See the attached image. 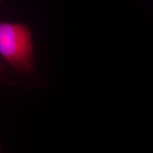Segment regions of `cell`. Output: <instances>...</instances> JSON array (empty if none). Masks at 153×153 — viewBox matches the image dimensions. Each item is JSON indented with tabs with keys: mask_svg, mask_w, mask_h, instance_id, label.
I'll return each mask as SVG.
<instances>
[{
	"mask_svg": "<svg viewBox=\"0 0 153 153\" xmlns=\"http://www.w3.org/2000/svg\"><path fill=\"white\" fill-rule=\"evenodd\" d=\"M0 57L21 73L33 72L34 44L28 26L20 23L0 22Z\"/></svg>",
	"mask_w": 153,
	"mask_h": 153,
	"instance_id": "cell-1",
	"label": "cell"
},
{
	"mask_svg": "<svg viewBox=\"0 0 153 153\" xmlns=\"http://www.w3.org/2000/svg\"><path fill=\"white\" fill-rule=\"evenodd\" d=\"M0 153H1V150H0Z\"/></svg>",
	"mask_w": 153,
	"mask_h": 153,
	"instance_id": "cell-2",
	"label": "cell"
}]
</instances>
